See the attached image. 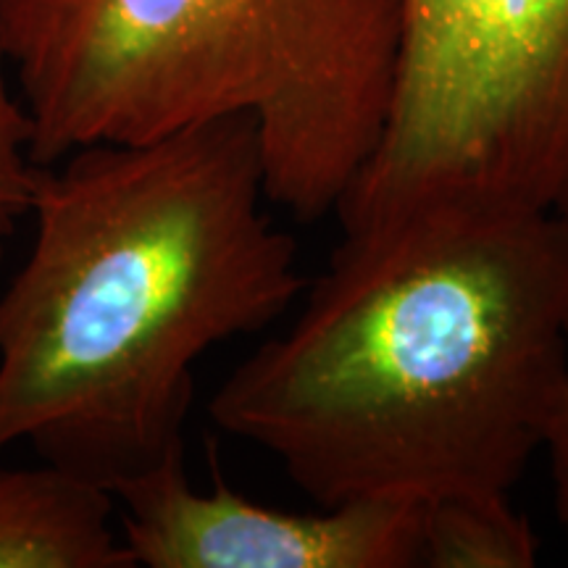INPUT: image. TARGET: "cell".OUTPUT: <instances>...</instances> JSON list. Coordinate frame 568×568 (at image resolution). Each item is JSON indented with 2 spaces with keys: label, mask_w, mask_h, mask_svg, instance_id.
<instances>
[{
  "label": "cell",
  "mask_w": 568,
  "mask_h": 568,
  "mask_svg": "<svg viewBox=\"0 0 568 568\" xmlns=\"http://www.w3.org/2000/svg\"><path fill=\"white\" fill-rule=\"evenodd\" d=\"M539 539L510 493L458 495L422 508L418 568H535Z\"/></svg>",
  "instance_id": "7"
},
{
  "label": "cell",
  "mask_w": 568,
  "mask_h": 568,
  "mask_svg": "<svg viewBox=\"0 0 568 568\" xmlns=\"http://www.w3.org/2000/svg\"><path fill=\"white\" fill-rule=\"evenodd\" d=\"M32 124L13 82V71L0 32V258L17 232V224L27 219L30 193L34 184V166L30 155Z\"/></svg>",
  "instance_id": "8"
},
{
  "label": "cell",
  "mask_w": 568,
  "mask_h": 568,
  "mask_svg": "<svg viewBox=\"0 0 568 568\" xmlns=\"http://www.w3.org/2000/svg\"><path fill=\"white\" fill-rule=\"evenodd\" d=\"M437 195L568 224V0H400L385 130L335 216Z\"/></svg>",
  "instance_id": "4"
},
{
  "label": "cell",
  "mask_w": 568,
  "mask_h": 568,
  "mask_svg": "<svg viewBox=\"0 0 568 568\" xmlns=\"http://www.w3.org/2000/svg\"><path fill=\"white\" fill-rule=\"evenodd\" d=\"M287 329L209 400L316 506L510 493L542 453L568 326V224L437 195L343 226Z\"/></svg>",
  "instance_id": "1"
},
{
  "label": "cell",
  "mask_w": 568,
  "mask_h": 568,
  "mask_svg": "<svg viewBox=\"0 0 568 568\" xmlns=\"http://www.w3.org/2000/svg\"><path fill=\"white\" fill-rule=\"evenodd\" d=\"M197 489L184 450L111 487L134 568H418L422 508L343 503L282 510L247 500L213 471Z\"/></svg>",
  "instance_id": "5"
},
{
  "label": "cell",
  "mask_w": 568,
  "mask_h": 568,
  "mask_svg": "<svg viewBox=\"0 0 568 568\" xmlns=\"http://www.w3.org/2000/svg\"><path fill=\"white\" fill-rule=\"evenodd\" d=\"M542 453L548 456V466H550L556 518L568 539V326H566V345H564V366H560L558 393L550 410L548 432H545Z\"/></svg>",
  "instance_id": "9"
},
{
  "label": "cell",
  "mask_w": 568,
  "mask_h": 568,
  "mask_svg": "<svg viewBox=\"0 0 568 568\" xmlns=\"http://www.w3.org/2000/svg\"><path fill=\"white\" fill-rule=\"evenodd\" d=\"M266 203L245 116L38 166L0 293V453L24 443L111 493L184 450L203 355L308 284Z\"/></svg>",
  "instance_id": "2"
},
{
  "label": "cell",
  "mask_w": 568,
  "mask_h": 568,
  "mask_svg": "<svg viewBox=\"0 0 568 568\" xmlns=\"http://www.w3.org/2000/svg\"><path fill=\"white\" fill-rule=\"evenodd\" d=\"M0 32L34 166L245 116L268 201L314 222L385 130L400 0H0Z\"/></svg>",
  "instance_id": "3"
},
{
  "label": "cell",
  "mask_w": 568,
  "mask_h": 568,
  "mask_svg": "<svg viewBox=\"0 0 568 568\" xmlns=\"http://www.w3.org/2000/svg\"><path fill=\"white\" fill-rule=\"evenodd\" d=\"M0 568H134L113 495L45 460L0 466Z\"/></svg>",
  "instance_id": "6"
}]
</instances>
